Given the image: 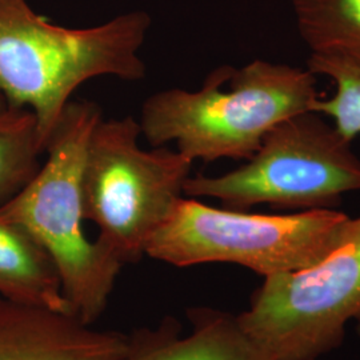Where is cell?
<instances>
[{"instance_id": "6da1fadb", "label": "cell", "mask_w": 360, "mask_h": 360, "mask_svg": "<svg viewBox=\"0 0 360 360\" xmlns=\"http://www.w3.org/2000/svg\"><path fill=\"white\" fill-rule=\"evenodd\" d=\"M151 16L117 15L101 26H55L27 0H0V94L6 103L30 108L38 122L43 150L80 84L112 75L142 80L139 55Z\"/></svg>"}, {"instance_id": "7a4b0ae2", "label": "cell", "mask_w": 360, "mask_h": 360, "mask_svg": "<svg viewBox=\"0 0 360 360\" xmlns=\"http://www.w3.org/2000/svg\"><path fill=\"white\" fill-rule=\"evenodd\" d=\"M318 99L309 68L257 59L219 67L200 90L156 92L143 104L139 124L150 144L175 142L193 162L248 159L276 124L312 111Z\"/></svg>"}, {"instance_id": "3957f363", "label": "cell", "mask_w": 360, "mask_h": 360, "mask_svg": "<svg viewBox=\"0 0 360 360\" xmlns=\"http://www.w3.org/2000/svg\"><path fill=\"white\" fill-rule=\"evenodd\" d=\"M99 105L70 101L49 138V159L26 187L0 206V215L26 227L51 257L72 315L92 324L103 312L124 266L83 231L82 172Z\"/></svg>"}, {"instance_id": "277c9868", "label": "cell", "mask_w": 360, "mask_h": 360, "mask_svg": "<svg viewBox=\"0 0 360 360\" xmlns=\"http://www.w3.org/2000/svg\"><path fill=\"white\" fill-rule=\"evenodd\" d=\"M349 220L335 208L266 215L181 198L146 255L176 267L233 263L267 278L321 262L340 243Z\"/></svg>"}, {"instance_id": "5b68a950", "label": "cell", "mask_w": 360, "mask_h": 360, "mask_svg": "<svg viewBox=\"0 0 360 360\" xmlns=\"http://www.w3.org/2000/svg\"><path fill=\"white\" fill-rule=\"evenodd\" d=\"M141 134L131 116L102 117L91 132L82 172L84 218L99 227L98 240L123 264L146 254L183 198L193 163L163 146L144 151Z\"/></svg>"}, {"instance_id": "8992f818", "label": "cell", "mask_w": 360, "mask_h": 360, "mask_svg": "<svg viewBox=\"0 0 360 360\" xmlns=\"http://www.w3.org/2000/svg\"><path fill=\"white\" fill-rule=\"evenodd\" d=\"M352 191H360V159L351 142L312 111L276 124L245 166L219 176H190L183 188L188 198H215L242 211L257 205L335 208Z\"/></svg>"}, {"instance_id": "52a82bcc", "label": "cell", "mask_w": 360, "mask_h": 360, "mask_svg": "<svg viewBox=\"0 0 360 360\" xmlns=\"http://www.w3.org/2000/svg\"><path fill=\"white\" fill-rule=\"evenodd\" d=\"M360 318V217L314 266L264 278L238 321L272 360H316Z\"/></svg>"}, {"instance_id": "ba28073f", "label": "cell", "mask_w": 360, "mask_h": 360, "mask_svg": "<svg viewBox=\"0 0 360 360\" xmlns=\"http://www.w3.org/2000/svg\"><path fill=\"white\" fill-rule=\"evenodd\" d=\"M129 338L0 296V360H126Z\"/></svg>"}, {"instance_id": "9c48e42d", "label": "cell", "mask_w": 360, "mask_h": 360, "mask_svg": "<svg viewBox=\"0 0 360 360\" xmlns=\"http://www.w3.org/2000/svg\"><path fill=\"white\" fill-rule=\"evenodd\" d=\"M193 334L179 338L175 326L129 339L126 360H272L238 321L217 309L190 311Z\"/></svg>"}, {"instance_id": "30bf717a", "label": "cell", "mask_w": 360, "mask_h": 360, "mask_svg": "<svg viewBox=\"0 0 360 360\" xmlns=\"http://www.w3.org/2000/svg\"><path fill=\"white\" fill-rule=\"evenodd\" d=\"M0 296L15 303L72 315L49 252L26 227L1 215Z\"/></svg>"}, {"instance_id": "8fae6325", "label": "cell", "mask_w": 360, "mask_h": 360, "mask_svg": "<svg viewBox=\"0 0 360 360\" xmlns=\"http://www.w3.org/2000/svg\"><path fill=\"white\" fill-rule=\"evenodd\" d=\"M296 26L312 55L360 62V0H292Z\"/></svg>"}, {"instance_id": "7c38bea8", "label": "cell", "mask_w": 360, "mask_h": 360, "mask_svg": "<svg viewBox=\"0 0 360 360\" xmlns=\"http://www.w3.org/2000/svg\"><path fill=\"white\" fill-rule=\"evenodd\" d=\"M43 153L34 112L8 104L0 110V206L34 179Z\"/></svg>"}, {"instance_id": "4fadbf2b", "label": "cell", "mask_w": 360, "mask_h": 360, "mask_svg": "<svg viewBox=\"0 0 360 360\" xmlns=\"http://www.w3.org/2000/svg\"><path fill=\"white\" fill-rule=\"evenodd\" d=\"M307 68L312 74L330 77L334 96L318 99L312 112L330 116L338 132L352 142L360 134V62L331 55H309Z\"/></svg>"}, {"instance_id": "5bb4252c", "label": "cell", "mask_w": 360, "mask_h": 360, "mask_svg": "<svg viewBox=\"0 0 360 360\" xmlns=\"http://www.w3.org/2000/svg\"><path fill=\"white\" fill-rule=\"evenodd\" d=\"M6 105H7V103H6V99H4V98H3V95L0 94V110H3Z\"/></svg>"}, {"instance_id": "9a60e30c", "label": "cell", "mask_w": 360, "mask_h": 360, "mask_svg": "<svg viewBox=\"0 0 360 360\" xmlns=\"http://www.w3.org/2000/svg\"><path fill=\"white\" fill-rule=\"evenodd\" d=\"M356 331H358V334L360 335V318L359 319H356Z\"/></svg>"}]
</instances>
